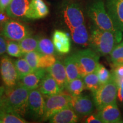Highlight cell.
<instances>
[{"label":"cell","instance_id":"5bb4252c","mask_svg":"<svg viewBox=\"0 0 123 123\" xmlns=\"http://www.w3.org/2000/svg\"><path fill=\"white\" fill-rule=\"evenodd\" d=\"M47 73L45 68H39L37 69L20 78L19 84L24 86L30 90L37 88L39 87L41 81Z\"/></svg>","mask_w":123,"mask_h":123},{"label":"cell","instance_id":"4316f807","mask_svg":"<svg viewBox=\"0 0 123 123\" xmlns=\"http://www.w3.org/2000/svg\"><path fill=\"white\" fill-rule=\"evenodd\" d=\"M110 60L113 67L123 64V41L112 50L110 53Z\"/></svg>","mask_w":123,"mask_h":123},{"label":"cell","instance_id":"ba28073f","mask_svg":"<svg viewBox=\"0 0 123 123\" xmlns=\"http://www.w3.org/2000/svg\"><path fill=\"white\" fill-rule=\"evenodd\" d=\"M2 34L5 38L15 41H20L31 35L30 31L26 26L14 20H8L5 23Z\"/></svg>","mask_w":123,"mask_h":123},{"label":"cell","instance_id":"74e56055","mask_svg":"<svg viewBox=\"0 0 123 123\" xmlns=\"http://www.w3.org/2000/svg\"><path fill=\"white\" fill-rule=\"evenodd\" d=\"M9 20V17L6 12L0 11V26L4 25L5 23Z\"/></svg>","mask_w":123,"mask_h":123},{"label":"cell","instance_id":"ac0fdd59","mask_svg":"<svg viewBox=\"0 0 123 123\" xmlns=\"http://www.w3.org/2000/svg\"><path fill=\"white\" fill-rule=\"evenodd\" d=\"M31 0H12L6 9V13L10 18H16L25 16Z\"/></svg>","mask_w":123,"mask_h":123},{"label":"cell","instance_id":"f546056e","mask_svg":"<svg viewBox=\"0 0 123 123\" xmlns=\"http://www.w3.org/2000/svg\"><path fill=\"white\" fill-rule=\"evenodd\" d=\"M2 123H26V121L22 116L10 112H5L0 115Z\"/></svg>","mask_w":123,"mask_h":123},{"label":"cell","instance_id":"30bf717a","mask_svg":"<svg viewBox=\"0 0 123 123\" xmlns=\"http://www.w3.org/2000/svg\"><path fill=\"white\" fill-rule=\"evenodd\" d=\"M70 107L78 116H86L91 114L95 108V103L90 96L79 95L71 96Z\"/></svg>","mask_w":123,"mask_h":123},{"label":"cell","instance_id":"8992f818","mask_svg":"<svg viewBox=\"0 0 123 123\" xmlns=\"http://www.w3.org/2000/svg\"><path fill=\"white\" fill-rule=\"evenodd\" d=\"M71 96L64 93L49 96L46 101L45 112L42 117V120L46 121L63 109L67 107H70Z\"/></svg>","mask_w":123,"mask_h":123},{"label":"cell","instance_id":"9c48e42d","mask_svg":"<svg viewBox=\"0 0 123 123\" xmlns=\"http://www.w3.org/2000/svg\"><path fill=\"white\" fill-rule=\"evenodd\" d=\"M42 95L37 88L29 92L27 112L35 119H42L45 112L46 101Z\"/></svg>","mask_w":123,"mask_h":123},{"label":"cell","instance_id":"7a4b0ae2","mask_svg":"<svg viewBox=\"0 0 123 123\" xmlns=\"http://www.w3.org/2000/svg\"><path fill=\"white\" fill-rule=\"evenodd\" d=\"M88 15L95 26L101 30H109L116 34L118 43L122 39V32L115 28L102 0H94L88 7Z\"/></svg>","mask_w":123,"mask_h":123},{"label":"cell","instance_id":"ffe728a7","mask_svg":"<svg viewBox=\"0 0 123 123\" xmlns=\"http://www.w3.org/2000/svg\"><path fill=\"white\" fill-rule=\"evenodd\" d=\"M62 89L50 74H46L39 86V91L43 95L47 96L61 93Z\"/></svg>","mask_w":123,"mask_h":123},{"label":"cell","instance_id":"9a60e30c","mask_svg":"<svg viewBox=\"0 0 123 123\" xmlns=\"http://www.w3.org/2000/svg\"><path fill=\"white\" fill-rule=\"evenodd\" d=\"M49 13V8L43 0H31L25 17L31 19L46 17Z\"/></svg>","mask_w":123,"mask_h":123},{"label":"cell","instance_id":"8d00e7d4","mask_svg":"<svg viewBox=\"0 0 123 123\" xmlns=\"http://www.w3.org/2000/svg\"><path fill=\"white\" fill-rule=\"evenodd\" d=\"M117 85V98L123 103V80L116 83Z\"/></svg>","mask_w":123,"mask_h":123},{"label":"cell","instance_id":"44dd1931","mask_svg":"<svg viewBox=\"0 0 123 123\" xmlns=\"http://www.w3.org/2000/svg\"><path fill=\"white\" fill-rule=\"evenodd\" d=\"M70 31L72 38L75 43L84 46H88L90 44L88 33L84 24Z\"/></svg>","mask_w":123,"mask_h":123},{"label":"cell","instance_id":"2e32d148","mask_svg":"<svg viewBox=\"0 0 123 123\" xmlns=\"http://www.w3.org/2000/svg\"><path fill=\"white\" fill-rule=\"evenodd\" d=\"M53 43L56 51L61 54L68 53L71 50V39L67 33L56 30L54 32Z\"/></svg>","mask_w":123,"mask_h":123},{"label":"cell","instance_id":"8fae6325","mask_svg":"<svg viewBox=\"0 0 123 123\" xmlns=\"http://www.w3.org/2000/svg\"><path fill=\"white\" fill-rule=\"evenodd\" d=\"M63 17L66 25L70 30L84 22L83 13L76 4H71L66 6L63 11Z\"/></svg>","mask_w":123,"mask_h":123},{"label":"cell","instance_id":"484cf974","mask_svg":"<svg viewBox=\"0 0 123 123\" xmlns=\"http://www.w3.org/2000/svg\"><path fill=\"white\" fill-rule=\"evenodd\" d=\"M37 51L41 55L53 54L55 52V47L51 40L43 38L38 40Z\"/></svg>","mask_w":123,"mask_h":123},{"label":"cell","instance_id":"3957f363","mask_svg":"<svg viewBox=\"0 0 123 123\" xmlns=\"http://www.w3.org/2000/svg\"><path fill=\"white\" fill-rule=\"evenodd\" d=\"M118 43L115 33L101 30L95 26L92 29L90 38V45L99 55L110 54Z\"/></svg>","mask_w":123,"mask_h":123},{"label":"cell","instance_id":"60d3db41","mask_svg":"<svg viewBox=\"0 0 123 123\" xmlns=\"http://www.w3.org/2000/svg\"><path fill=\"white\" fill-rule=\"evenodd\" d=\"M2 113V108H1V106L0 105V115Z\"/></svg>","mask_w":123,"mask_h":123},{"label":"cell","instance_id":"b9f144b4","mask_svg":"<svg viewBox=\"0 0 123 123\" xmlns=\"http://www.w3.org/2000/svg\"><path fill=\"white\" fill-rule=\"evenodd\" d=\"M0 123H2V120H1V118H0Z\"/></svg>","mask_w":123,"mask_h":123},{"label":"cell","instance_id":"cb8c5ba5","mask_svg":"<svg viewBox=\"0 0 123 123\" xmlns=\"http://www.w3.org/2000/svg\"><path fill=\"white\" fill-rule=\"evenodd\" d=\"M66 88L71 96H77L80 95L86 87L83 79L78 78L68 81Z\"/></svg>","mask_w":123,"mask_h":123},{"label":"cell","instance_id":"f1b7e54d","mask_svg":"<svg viewBox=\"0 0 123 123\" xmlns=\"http://www.w3.org/2000/svg\"><path fill=\"white\" fill-rule=\"evenodd\" d=\"M95 72L99 78L100 86L107 83L112 79L111 73H110L102 64L100 63L98 64Z\"/></svg>","mask_w":123,"mask_h":123},{"label":"cell","instance_id":"52a82bcc","mask_svg":"<svg viewBox=\"0 0 123 123\" xmlns=\"http://www.w3.org/2000/svg\"><path fill=\"white\" fill-rule=\"evenodd\" d=\"M0 74L3 82L6 87H14L19 82V77L14 62L7 55L3 56L0 61Z\"/></svg>","mask_w":123,"mask_h":123},{"label":"cell","instance_id":"d6986e66","mask_svg":"<svg viewBox=\"0 0 123 123\" xmlns=\"http://www.w3.org/2000/svg\"><path fill=\"white\" fill-rule=\"evenodd\" d=\"M79 116L71 107L63 109L49 119L51 123H75L78 122Z\"/></svg>","mask_w":123,"mask_h":123},{"label":"cell","instance_id":"5b68a950","mask_svg":"<svg viewBox=\"0 0 123 123\" xmlns=\"http://www.w3.org/2000/svg\"><path fill=\"white\" fill-rule=\"evenodd\" d=\"M81 78L96 71L99 64V54L92 49H87L74 54Z\"/></svg>","mask_w":123,"mask_h":123},{"label":"cell","instance_id":"7c38bea8","mask_svg":"<svg viewBox=\"0 0 123 123\" xmlns=\"http://www.w3.org/2000/svg\"><path fill=\"white\" fill-rule=\"evenodd\" d=\"M106 7L115 28L123 33V0H107Z\"/></svg>","mask_w":123,"mask_h":123},{"label":"cell","instance_id":"1f68e13d","mask_svg":"<svg viewBox=\"0 0 123 123\" xmlns=\"http://www.w3.org/2000/svg\"><path fill=\"white\" fill-rule=\"evenodd\" d=\"M41 54H39L37 51H33L29 52L26 53L24 55V58L26 60L29 65L31 66L33 70L34 71L37 69L39 68L38 63Z\"/></svg>","mask_w":123,"mask_h":123},{"label":"cell","instance_id":"277c9868","mask_svg":"<svg viewBox=\"0 0 123 123\" xmlns=\"http://www.w3.org/2000/svg\"><path fill=\"white\" fill-rule=\"evenodd\" d=\"M117 98V85L112 78L108 82L100 86L93 92L95 105L98 110L106 105L116 103Z\"/></svg>","mask_w":123,"mask_h":123},{"label":"cell","instance_id":"f35d334b","mask_svg":"<svg viewBox=\"0 0 123 123\" xmlns=\"http://www.w3.org/2000/svg\"><path fill=\"white\" fill-rule=\"evenodd\" d=\"M12 0H0V11L5 12Z\"/></svg>","mask_w":123,"mask_h":123},{"label":"cell","instance_id":"83f0119b","mask_svg":"<svg viewBox=\"0 0 123 123\" xmlns=\"http://www.w3.org/2000/svg\"><path fill=\"white\" fill-rule=\"evenodd\" d=\"M14 64L19 79L34 71L25 58H20L15 61Z\"/></svg>","mask_w":123,"mask_h":123},{"label":"cell","instance_id":"d4e9b609","mask_svg":"<svg viewBox=\"0 0 123 123\" xmlns=\"http://www.w3.org/2000/svg\"><path fill=\"white\" fill-rule=\"evenodd\" d=\"M86 89L90 90L92 93L96 91L100 86L99 78L96 72L87 74L83 78Z\"/></svg>","mask_w":123,"mask_h":123},{"label":"cell","instance_id":"836d02e7","mask_svg":"<svg viewBox=\"0 0 123 123\" xmlns=\"http://www.w3.org/2000/svg\"><path fill=\"white\" fill-rule=\"evenodd\" d=\"M112 78L115 80L116 83L123 80V64L113 67L112 71Z\"/></svg>","mask_w":123,"mask_h":123},{"label":"cell","instance_id":"4dcf8cb0","mask_svg":"<svg viewBox=\"0 0 123 123\" xmlns=\"http://www.w3.org/2000/svg\"><path fill=\"white\" fill-rule=\"evenodd\" d=\"M6 51L10 56L13 57H21L24 54H23L19 43L15 41H9L7 43Z\"/></svg>","mask_w":123,"mask_h":123},{"label":"cell","instance_id":"603a6c76","mask_svg":"<svg viewBox=\"0 0 123 123\" xmlns=\"http://www.w3.org/2000/svg\"><path fill=\"white\" fill-rule=\"evenodd\" d=\"M38 38L31 35L19 41V44L24 54L29 52L37 51L38 44Z\"/></svg>","mask_w":123,"mask_h":123},{"label":"cell","instance_id":"d590c367","mask_svg":"<svg viewBox=\"0 0 123 123\" xmlns=\"http://www.w3.org/2000/svg\"><path fill=\"white\" fill-rule=\"evenodd\" d=\"M85 122L87 123H103L102 121L99 117L98 115H89L86 119Z\"/></svg>","mask_w":123,"mask_h":123},{"label":"cell","instance_id":"e575fe53","mask_svg":"<svg viewBox=\"0 0 123 123\" xmlns=\"http://www.w3.org/2000/svg\"><path fill=\"white\" fill-rule=\"evenodd\" d=\"M7 43L4 35L0 34V56H2L6 51Z\"/></svg>","mask_w":123,"mask_h":123},{"label":"cell","instance_id":"ab89813d","mask_svg":"<svg viewBox=\"0 0 123 123\" xmlns=\"http://www.w3.org/2000/svg\"><path fill=\"white\" fill-rule=\"evenodd\" d=\"M5 87L4 86H1L0 87V104L2 102L3 98H4V95L5 92Z\"/></svg>","mask_w":123,"mask_h":123},{"label":"cell","instance_id":"7402d4cb","mask_svg":"<svg viewBox=\"0 0 123 123\" xmlns=\"http://www.w3.org/2000/svg\"><path fill=\"white\" fill-rule=\"evenodd\" d=\"M67 80L70 81L78 78H81L80 75L78 64L73 55L66 58L64 61Z\"/></svg>","mask_w":123,"mask_h":123},{"label":"cell","instance_id":"e0dca14e","mask_svg":"<svg viewBox=\"0 0 123 123\" xmlns=\"http://www.w3.org/2000/svg\"><path fill=\"white\" fill-rule=\"evenodd\" d=\"M46 70L56 80L62 90L66 88L68 83V80L65 67L63 63L57 60L53 66L46 68Z\"/></svg>","mask_w":123,"mask_h":123},{"label":"cell","instance_id":"6da1fadb","mask_svg":"<svg viewBox=\"0 0 123 123\" xmlns=\"http://www.w3.org/2000/svg\"><path fill=\"white\" fill-rule=\"evenodd\" d=\"M30 91L21 84L13 87H6L2 101L0 104L2 113L10 112L22 117L25 116L27 112Z\"/></svg>","mask_w":123,"mask_h":123},{"label":"cell","instance_id":"4fadbf2b","mask_svg":"<svg viewBox=\"0 0 123 123\" xmlns=\"http://www.w3.org/2000/svg\"><path fill=\"white\" fill-rule=\"evenodd\" d=\"M98 116L103 123H123V120L117 103L106 105L99 110Z\"/></svg>","mask_w":123,"mask_h":123},{"label":"cell","instance_id":"d6a6232c","mask_svg":"<svg viewBox=\"0 0 123 123\" xmlns=\"http://www.w3.org/2000/svg\"><path fill=\"white\" fill-rule=\"evenodd\" d=\"M56 59L53 54L41 55L38 67L39 68H47L51 67L56 62Z\"/></svg>","mask_w":123,"mask_h":123}]
</instances>
